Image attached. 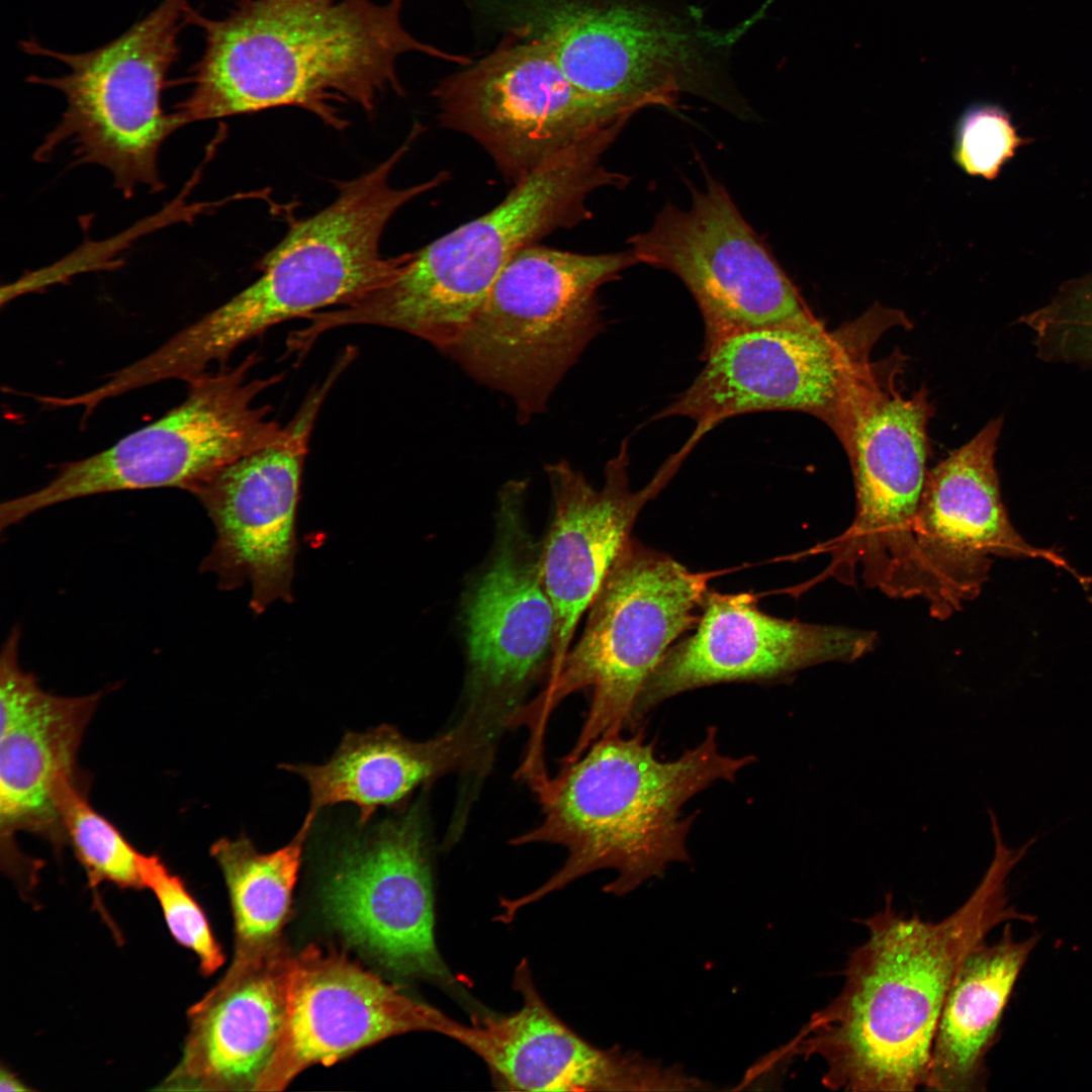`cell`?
<instances>
[{"label": "cell", "mask_w": 1092, "mask_h": 1092, "mask_svg": "<svg viewBox=\"0 0 1092 1092\" xmlns=\"http://www.w3.org/2000/svg\"><path fill=\"white\" fill-rule=\"evenodd\" d=\"M281 767L307 784L308 815L315 818L325 807L349 803L359 811V824L368 823L380 807L402 804L417 788L446 774L469 776L468 790H476L485 776L473 737L456 723L426 741L411 740L388 724L347 732L325 763Z\"/></svg>", "instance_id": "obj_24"}, {"label": "cell", "mask_w": 1092, "mask_h": 1092, "mask_svg": "<svg viewBox=\"0 0 1092 1092\" xmlns=\"http://www.w3.org/2000/svg\"><path fill=\"white\" fill-rule=\"evenodd\" d=\"M932 414L925 388L904 396L874 369L853 395L838 438L853 473L855 515L821 549L831 554L827 574L842 583L916 597L914 530Z\"/></svg>", "instance_id": "obj_12"}, {"label": "cell", "mask_w": 1092, "mask_h": 1092, "mask_svg": "<svg viewBox=\"0 0 1092 1092\" xmlns=\"http://www.w3.org/2000/svg\"><path fill=\"white\" fill-rule=\"evenodd\" d=\"M629 244L638 264L671 272L694 297L702 354L738 333L818 320L714 178L694 192L689 208L666 204Z\"/></svg>", "instance_id": "obj_15"}, {"label": "cell", "mask_w": 1092, "mask_h": 1092, "mask_svg": "<svg viewBox=\"0 0 1092 1092\" xmlns=\"http://www.w3.org/2000/svg\"><path fill=\"white\" fill-rule=\"evenodd\" d=\"M1037 935L1016 940L1010 923L1000 939L971 949L960 964L936 1025L925 1089L984 1091L986 1058L995 1043L1004 1010Z\"/></svg>", "instance_id": "obj_25"}, {"label": "cell", "mask_w": 1092, "mask_h": 1092, "mask_svg": "<svg viewBox=\"0 0 1092 1092\" xmlns=\"http://www.w3.org/2000/svg\"><path fill=\"white\" fill-rule=\"evenodd\" d=\"M138 868L144 887L156 896L172 936L197 956L204 975L213 974L222 966L224 957L203 910L184 882L156 854L139 852Z\"/></svg>", "instance_id": "obj_29"}, {"label": "cell", "mask_w": 1092, "mask_h": 1092, "mask_svg": "<svg viewBox=\"0 0 1092 1092\" xmlns=\"http://www.w3.org/2000/svg\"><path fill=\"white\" fill-rule=\"evenodd\" d=\"M638 264L624 252L581 254L530 245L502 270L462 336L445 352L507 395L519 422L550 397L601 333L600 288Z\"/></svg>", "instance_id": "obj_7"}, {"label": "cell", "mask_w": 1092, "mask_h": 1092, "mask_svg": "<svg viewBox=\"0 0 1092 1092\" xmlns=\"http://www.w3.org/2000/svg\"><path fill=\"white\" fill-rule=\"evenodd\" d=\"M259 360L252 352L236 367L201 374L188 382L185 399L154 423L103 451L63 464L43 486L4 502L1 528L93 494L159 487L193 492L242 456L284 440L288 427L268 418V405L256 404L283 374L250 378Z\"/></svg>", "instance_id": "obj_9"}, {"label": "cell", "mask_w": 1092, "mask_h": 1092, "mask_svg": "<svg viewBox=\"0 0 1092 1092\" xmlns=\"http://www.w3.org/2000/svg\"><path fill=\"white\" fill-rule=\"evenodd\" d=\"M1002 424V418L990 421L926 474L915 571L918 598L938 620L980 595L995 557L1041 559L1088 583L1061 554L1029 544L1011 523L995 466Z\"/></svg>", "instance_id": "obj_17"}, {"label": "cell", "mask_w": 1092, "mask_h": 1092, "mask_svg": "<svg viewBox=\"0 0 1092 1092\" xmlns=\"http://www.w3.org/2000/svg\"><path fill=\"white\" fill-rule=\"evenodd\" d=\"M1027 143L1003 107L977 103L958 120L952 159L968 175L994 180L1016 150Z\"/></svg>", "instance_id": "obj_30"}, {"label": "cell", "mask_w": 1092, "mask_h": 1092, "mask_svg": "<svg viewBox=\"0 0 1092 1092\" xmlns=\"http://www.w3.org/2000/svg\"><path fill=\"white\" fill-rule=\"evenodd\" d=\"M874 631L784 620L758 609L749 594L708 592L696 632L673 645L648 678L633 731L662 702L723 682L769 681L826 662H852L871 652Z\"/></svg>", "instance_id": "obj_19"}, {"label": "cell", "mask_w": 1092, "mask_h": 1092, "mask_svg": "<svg viewBox=\"0 0 1092 1092\" xmlns=\"http://www.w3.org/2000/svg\"><path fill=\"white\" fill-rule=\"evenodd\" d=\"M710 577L630 538L588 608L580 638L510 728L526 726L527 748L542 751L552 711L571 694L589 690L584 723L561 765L599 739L632 730L648 678L671 643L698 624Z\"/></svg>", "instance_id": "obj_5"}, {"label": "cell", "mask_w": 1092, "mask_h": 1092, "mask_svg": "<svg viewBox=\"0 0 1092 1092\" xmlns=\"http://www.w3.org/2000/svg\"><path fill=\"white\" fill-rule=\"evenodd\" d=\"M901 324H908L901 311L875 305L832 332L816 320L735 334L701 354L695 380L654 418L687 417L701 440L733 417L793 411L818 418L837 436L874 367L872 347Z\"/></svg>", "instance_id": "obj_10"}, {"label": "cell", "mask_w": 1092, "mask_h": 1092, "mask_svg": "<svg viewBox=\"0 0 1092 1092\" xmlns=\"http://www.w3.org/2000/svg\"><path fill=\"white\" fill-rule=\"evenodd\" d=\"M620 131L617 127L602 131L533 171L486 213L411 252L385 283L325 311L324 327L389 328L445 353L518 252L589 219L586 201L594 191L627 183V177L602 163Z\"/></svg>", "instance_id": "obj_4"}, {"label": "cell", "mask_w": 1092, "mask_h": 1092, "mask_svg": "<svg viewBox=\"0 0 1092 1092\" xmlns=\"http://www.w3.org/2000/svg\"><path fill=\"white\" fill-rule=\"evenodd\" d=\"M66 843L85 870L92 887L106 882L122 889H142L139 851L88 801L87 785L70 792L61 808Z\"/></svg>", "instance_id": "obj_27"}, {"label": "cell", "mask_w": 1092, "mask_h": 1092, "mask_svg": "<svg viewBox=\"0 0 1092 1092\" xmlns=\"http://www.w3.org/2000/svg\"><path fill=\"white\" fill-rule=\"evenodd\" d=\"M433 96L440 123L474 140L513 184L629 120L576 87L546 46L513 35L439 81Z\"/></svg>", "instance_id": "obj_13"}, {"label": "cell", "mask_w": 1092, "mask_h": 1092, "mask_svg": "<svg viewBox=\"0 0 1092 1092\" xmlns=\"http://www.w3.org/2000/svg\"><path fill=\"white\" fill-rule=\"evenodd\" d=\"M509 35L546 46L569 80L617 114L673 107L709 77L711 26L679 0H468Z\"/></svg>", "instance_id": "obj_6"}, {"label": "cell", "mask_w": 1092, "mask_h": 1092, "mask_svg": "<svg viewBox=\"0 0 1092 1092\" xmlns=\"http://www.w3.org/2000/svg\"><path fill=\"white\" fill-rule=\"evenodd\" d=\"M527 490L525 479L503 485L489 558L463 600L467 672L457 723L490 756L553 659L555 611L543 579L542 541L526 517Z\"/></svg>", "instance_id": "obj_11"}, {"label": "cell", "mask_w": 1092, "mask_h": 1092, "mask_svg": "<svg viewBox=\"0 0 1092 1092\" xmlns=\"http://www.w3.org/2000/svg\"><path fill=\"white\" fill-rule=\"evenodd\" d=\"M454 1022L345 954L308 945L293 958L284 1022L254 1091H281L312 1065H333L390 1036H447Z\"/></svg>", "instance_id": "obj_18"}, {"label": "cell", "mask_w": 1092, "mask_h": 1092, "mask_svg": "<svg viewBox=\"0 0 1092 1092\" xmlns=\"http://www.w3.org/2000/svg\"><path fill=\"white\" fill-rule=\"evenodd\" d=\"M20 629L9 633L0 657V844L7 870L26 858L15 844L20 831L37 834L60 850L66 838L61 808L85 785L77 755L101 694L65 697L43 691L18 661Z\"/></svg>", "instance_id": "obj_20"}, {"label": "cell", "mask_w": 1092, "mask_h": 1092, "mask_svg": "<svg viewBox=\"0 0 1092 1092\" xmlns=\"http://www.w3.org/2000/svg\"><path fill=\"white\" fill-rule=\"evenodd\" d=\"M695 447L688 440L639 490L630 486L627 440L606 463L601 488L592 485L567 460L545 465L553 515L542 540V568L556 619L548 676L570 649L580 617L631 538L641 510L666 486Z\"/></svg>", "instance_id": "obj_22"}, {"label": "cell", "mask_w": 1092, "mask_h": 1092, "mask_svg": "<svg viewBox=\"0 0 1092 1092\" xmlns=\"http://www.w3.org/2000/svg\"><path fill=\"white\" fill-rule=\"evenodd\" d=\"M333 852L323 884L325 912L353 947L391 973L452 988L435 940L431 840L422 800Z\"/></svg>", "instance_id": "obj_14"}, {"label": "cell", "mask_w": 1092, "mask_h": 1092, "mask_svg": "<svg viewBox=\"0 0 1092 1092\" xmlns=\"http://www.w3.org/2000/svg\"><path fill=\"white\" fill-rule=\"evenodd\" d=\"M514 988L522 1006L508 1015L455 1021L448 1037L486 1065L493 1084L513 1091H696L712 1086L685 1072L617 1046L601 1049L567 1026L540 996L526 959Z\"/></svg>", "instance_id": "obj_21"}, {"label": "cell", "mask_w": 1092, "mask_h": 1092, "mask_svg": "<svg viewBox=\"0 0 1092 1092\" xmlns=\"http://www.w3.org/2000/svg\"><path fill=\"white\" fill-rule=\"evenodd\" d=\"M293 958L281 945L245 972H225L189 1010L182 1058L160 1089L254 1091L284 1022Z\"/></svg>", "instance_id": "obj_23"}, {"label": "cell", "mask_w": 1092, "mask_h": 1092, "mask_svg": "<svg viewBox=\"0 0 1092 1092\" xmlns=\"http://www.w3.org/2000/svg\"><path fill=\"white\" fill-rule=\"evenodd\" d=\"M1043 359L1092 366V270L1025 317Z\"/></svg>", "instance_id": "obj_28"}, {"label": "cell", "mask_w": 1092, "mask_h": 1092, "mask_svg": "<svg viewBox=\"0 0 1092 1092\" xmlns=\"http://www.w3.org/2000/svg\"><path fill=\"white\" fill-rule=\"evenodd\" d=\"M993 859L954 912L933 922L898 914L892 896L860 920L868 939L850 954L836 997L815 1012L787 1048L817 1057L822 1084L852 1092L914 1091L924 1086L941 1008L966 954L1011 920L1034 921L1009 905V874L1030 848H1010L992 830Z\"/></svg>", "instance_id": "obj_1"}, {"label": "cell", "mask_w": 1092, "mask_h": 1092, "mask_svg": "<svg viewBox=\"0 0 1092 1092\" xmlns=\"http://www.w3.org/2000/svg\"><path fill=\"white\" fill-rule=\"evenodd\" d=\"M404 1L238 0L218 19L194 9L189 22L203 32L204 50L174 112L185 126L294 106L343 129L339 104L371 114L388 91L403 94L396 67L404 54L471 63L413 36L401 21Z\"/></svg>", "instance_id": "obj_2"}, {"label": "cell", "mask_w": 1092, "mask_h": 1092, "mask_svg": "<svg viewBox=\"0 0 1092 1092\" xmlns=\"http://www.w3.org/2000/svg\"><path fill=\"white\" fill-rule=\"evenodd\" d=\"M1 1091H27L29 1090L10 1070L2 1067L0 1074Z\"/></svg>", "instance_id": "obj_31"}, {"label": "cell", "mask_w": 1092, "mask_h": 1092, "mask_svg": "<svg viewBox=\"0 0 1092 1092\" xmlns=\"http://www.w3.org/2000/svg\"><path fill=\"white\" fill-rule=\"evenodd\" d=\"M313 822L306 815L293 838L271 852L259 851L246 834L223 837L211 845L234 916L235 951L226 972H245L283 945L282 930Z\"/></svg>", "instance_id": "obj_26"}, {"label": "cell", "mask_w": 1092, "mask_h": 1092, "mask_svg": "<svg viewBox=\"0 0 1092 1092\" xmlns=\"http://www.w3.org/2000/svg\"><path fill=\"white\" fill-rule=\"evenodd\" d=\"M337 371L313 388L289 422L287 437L218 470L192 493L211 519L216 538L201 564L222 589L252 585L251 609L292 600L297 551L295 517L309 437Z\"/></svg>", "instance_id": "obj_16"}, {"label": "cell", "mask_w": 1092, "mask_h": 1092, "mask_svg": "<svg viewBox=\"0 0 1092 1092\" xmlns=\"http://www.w3.org/2000/svg\"><path fill=\"white\" fill-rule=\"evenodd\" d=\"M603 737L558 774L533 789L543 819L511 844L551 843L567 857L543 885L516 899H502L500 920L596 871L617 873L603 891L622 896L669 864L690 861L688 835L696 814L685 805L718 782H734L756 758L721 752L717 727L673 759L657 756L654 740L639 727L631 736Z\"/></svg>", "instance_id": "obj_3"}, {"label": "cell", "mask_w": 1092, "mask_h": 1092, "mask_svg": "<svg viewBox=\"0 0 1092 1092\" xmlns=\"http://www.w3.org/2000/svg\"><path fill=\"white\" fill-rule=\"evenodd\" d=\"M190 0H164L111 41L88 52H56L36 40L22 41L33 56L67 66L58 77L30 76L27 81L61 92L66 108L34 153L44 162L62 146L74 162L105 168L113 185L130 198L140 186L165 188L158 168L162 146L183 127L178 115L163 108L167 75L178 60L180 31L190 24Z\"/></svg>", "instance_id": "obj_8"}]
</instances>
